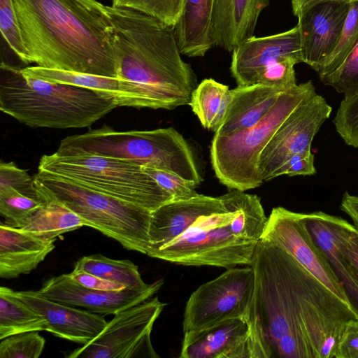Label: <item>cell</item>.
<instances>
[{
    "label": "cell",
    "instance_id": "cell-37",
    "mask_svg": "<svg viewBox=\"0 0 358 358\" xmlns=\"http://www.w3.org/2000/svg\"><path fill=\"white\" fill-rule=\"evenodd\" d=\"M0 31L10 50L21 62L28 64L13 0H0Z\"/></svg>",
    "mask_w": 358,
    "mask_h": 358
},
{
    "label": "cell",
    "instance_id": "cell-21",
    "mask_svg": "<svg viewBox=\"0 0 358 358\" xmlns=\"http://www.w3.org/2000/svg\"><path fill=\"white\" fill-rule=\"evenodd\" d=\"M270 0H215L212 39L214 46L232 52L254 36L259 17Z\"/></svg>",
    "mask_w": 358,
    "mask_h": 358
},
{
    "label": "cell",
    "instance_id": "cell-42",
    "mask_svg": "<svg viewBox=\"0 0 358 358\" xmlns=\"http://www.w3.org/2000/svg\"><path fill=\"white\" fill-rule=\"evenodd\" d=\"M69 275L78 283L89 289L100 291H120L126 289L120 284L83 271L73 270Z\"/></svg>",
    "mask_w": 358,
    "mask_h": 358
},
{
    "label": "cell",
    "instance_id": "cell-14",
    "mask_svg": "<svg viewBox=\"0 0 358 358\" xmlns=\"http://www.w3.org/2000/svg\"><path fill=\"white\" fill-rule=\"evenodd\" d=\"M181 358H261L248 315L184 333Z\"/></svg>",
    "mask_w": 358,
    "mask_h": 358
},
{
    "label": "cell",
    "instance_id": "cell-4",
    "mask_svg": "<svg viewBox=\"0 0 358 358\" xmlns=\"http://www.w3.org/2000/svg\"><path fill=\"white\" fill-rule=\"evenodd\" d=\"M220 197L224 210L199 217L178 237L148 255L185 266H250L268 220L261 200L238 189Z\"/></svg>",
    "mask_w": 358,
    "mask_h": 358
},
{
    "label": "cell",
    "instance_id": "cell-7",
    "mask_svg": "<svg viewBox=\"0 0 358 358\" xmlns=\"http://www.w3.org/2000/svg\"><path fill=\"white\" fill-rule=\"evenodd\" d=\"M34 183L41 199L62 203L76 213L85 226L127 250L147 255L152 211L44 171H38Z\"/></svg>",
    "mask_w": 358,
    "mask_h": 358
},
{
    "label": "cell",
    "instance_id": "cell-44",
    "mask_svg": "<svg viewBox=\"0 0 358 358\" xmlns=\"http://www.w3.org/2000/svg\"><path fill=\"white\" fill-rule=\"evenodd\" d=\"M341 209L352 218L355 227L358 230V196L345 192L341 200Z\"/></svg>",
    "mask_w": 358,
    "mask_h": 358
},
{
    "label": "cell",
    "instance_id": "cell-18",
    "mask_svg": "<svg viewBox=\"0 0 358 358\" xmlns=\"http://www.w3.org/2000/svg\"><path fill=\"white\" fill-rule=\"evenodd\" d=\"M17 296L47 322L46 331L75 343L86 344L96 338L107 322L99 314L68 306L38 291H17Z\"/></svg>",
    "mask_w": 358,
    "mask_h": 358
},
{
    "label": "cell",
    "instance_id": "cell-31",
    "mask_svg": "<svg viewBox=\"0 0 358 358\" xmlns=\"http://www.w3.org/2000/svg\"><path fill=\"white\" fill-rule=\"evenodd\" d=\"M185 0H112V6L134 10L174 27L180 19Z\"/></svg>",
    "mask_w": 358,
    "mask_h": 358
},
{
    "label": "cell",
    "instance_id": "cell-30",
    "mask_svg": "<svg viewBox=\"0 0 358 358\" xmlns=\"http://www.w3.org/2000/svg\"><path fill=\"white\" fill-rule=\"evenodd\" d=\"M358 43V0L350 3L348 13L341 36L334 51L317 67L316 72L322 78L334 71Z\"/></svg>",
    "mask_w": 358,
    "mask_h": 358
},
{
    "label": "cell",
    "instance_id": "cell-19",
    "mask_svg": "<svg viewBox=\"0 0 358 358\" xmlns=\"http://www.w3.org/2000/svg\"><path fill=\"white\" fill-rule=\"evenodd\" d=\"M303 218L314 241L327 255L351 307L358 315V280L342 249L343 237L352 224L322 211L303 213Z\"/></svg>",
    "mask_w": 358,
    "mask_h": 358
},
{
    "label": "cell",
    "instance_id": "cell-15",
    "mask_svg": "<svg viewBox=\"0 0 358 358\" xmlns=\"http://www.w3.org/2000/svg\"><path fill=\"white\" fill-rule=\"evenodd\" d=\"M163 284L160 279L143 289L100 291L81 285L67 273L49 278L38 291L45 297L68 306L99 315H115L150 299Z\"/></svg>",
    "mask_w": 358,
    "mask_h": 358
},
{
    "label": "cell",
    "instance_id": "cell-43",
    "mask_svg": "<svg viewBox=\"0 0 358 358\" xmlns=\"http://www.w3.org/2000/svg\"><path fill=\"white\" fill-rule=\"evenodd\" d=\"M342 249L358 280V230L354 225L346 231L342 242Z\"/></svg>",
    "mask_w": 358,
    "mask_h": 358
},
{
    "label": "cell",
    "instance_id": "cell-8",
    "mask_svg": "<svg viewBox=\"0 0 358 358\" xmlns=\"http://www.w3.org/2000/svg\"><path fill=\"white\" fill-rule=\"evenodd\" d=\"M315 93L311 80L296 85L282 92L270 111L253 127L229 135L214 134L210 161L219 181L244 192L259 187L264 182L258 170L262 151L292 111Z\"/></svg>",
    "mask_w": 358,
    "mask_h": 358
},
{
    "label": "cell",
    "instance_id": "cell-27",
    "mask_svg": "<svg viewBox=\"0 0 358 358\" xmlns=\"http://www.w3.org/2000/svg\"><path fill=\"white\" fill-rule=\"evenodd\" d=\"M229 100L227 85L207 78L194 89L189 105L202 126L215 132L223 120Z\"/></svg>",
    "mask_w": 358,
    "mask_h": 358
},
{
    "label": "cell",
    "instance_id": "cell-3",
    "mask_svg": "<svg viewBox=\"0 0 358 358\" xmlns=\"http://www.w3.org/2000/svg\"><path fill=\"white\" fill-rule=\"evenodd\" d=\"M27 64L117 78L112 25L96 0H13Z\"/></svg>",
    "mask_w": 358,
    "mask_h": 358
},
{
    "label": "cell",
    "instance_id": "cell-10",
    "mask_svg": "<svg viewBox=\"0 0 358 358\" xmlns=\"http://www.w3.org/2000/svg\"><path fill=\"white\" fill-rule=\"evenodd\" d=\"M165 306L155 296L116 313L96 338L66 357L158 358L152 345L151 332Z\"/></svg>",
    "mask_w": 358,
    "mask_h": 358
},
{
    "label": "cell",
    "instance_id": "cell-25",
    "mask_svg": "<svg viewBox=\"0 0 358 358\" xmlns=\"http://www.w3.org/2000/svg\"><path fill=\"white\" fill-rule=\"evenodd\" d=\"M42 200L39 207L13 227L42 238L56 241L58 236L85 226L83 220L62 203L48 198Z\"/></svg>",
    "mask_w": 358,
    "mask_h": 358
},
{
    "label": "cell",
    "instance_id": "cell-33",
    "mask_svg": "<svg viewBox=\"0 0 358 358\" xmlns=\"http://www.w3.org/2000/svg\"><path fill=\"white\" fill-rule=\"evenodd\" d=\"M45 344V338L38 331L10 336L1 340L0 358H38Z\"/></svg>",
    "mask_w": 358,
    "mask_h": 358
},
{
    "label": "cell",
    "instance_id": "cell-5",
    "mask_svg": "<svg viewBox=\"0 0 358 358\" xmlns=\"http://www.w3.org/2000/svg\"><path fill=\"white\" fill-rule=\"evenodd\" d=\"M117 106L112 96L25 77L21 69L1 64L0 109L29 127H87Z\"/></svg>",
    "mask_w": 358,
    "mask_h": 358
},
{
    "label": "cell",
    "instance_id": "cell-9",
    "mask_svg": "<svg viewBox=\"0 0 358 358\" xmlns=\"http://www.w3.org/2000/svg\"><path fill=\"white\" fill-rule=\"evenodd\" d=\"M38 171L154 211L171 196L137 164L93 155L41 157Z\"/></svg>",
    "mask_w": 358,
    "mask_h": 358
},
{
    "label": "cell",
    "instance_id": "cell-29",
    "mask_svg": "<svg viewBox=\"0 0 358 358\" xmlns=\"http://www.w3.org/2000/svg\"><path fill=\"white\" fill-rule=\"evenodd\" d=\"M21 73L25 77L95 90L101 94L115 97L117 102L120 96V85L117 78L48 69L38 66L21 69Z\"/></svg>",
    "mask_w": 358,
    "mask_h": 358
},
{
    "label": "cell",
    "instance_id": "cell-23",
    "mask_svg": "<svg viewBox=\"0 0 358 358\" xmlns=\"http://www.w3.org/2000/svg\"><path fill=\"white\" fill-rule=\"evenodd\" d=\"M283 92L262 83L238 85L230 90L229 104L215 134L229 135L253 127L270 111Z\"/></svg>",
    "mask_w": 358,
    "mask_h": 358
},
{
    "label": "cell",
    "instance_id": "cell-16",
    "mask_svg": "<svg viewBox=\"0 0 358 358\" xmlns=\"http://www.w3.org/2000/svg\"><path fill=\"white\" fill-rule=\"evenodd\" d=\"M350 3L326 1L297 17L302 62L316 71L334 51L341 36Z\"/></svg>",
    "mask_w": 358,
    "mask_h": 358
},
{
    "label": "cell",
    "instance_id": "cell-32",
    "mask_svg": "<svg viewBox=\"0 0 358 358\" xmlns=\"http://www.w3.org/2000/svg\"><path fill=\"white\" fill-rule=\"evenodd\" d=\"M320 80L343 94L344 98L358 94V43L334 71Z\"/></svg>",
    "mask_w": 358,
    "mask_h": 358
},
{
    "label": "cell",
    "instance_id": "cell-6",
    "mask_svg": "<svg viewBox=\"0 0 358 358\" xmlns=\"http://www.w3.org/2000/svg\"><path fill=\"white\" fill-rule=\"evenodd\" d=\"M55 152L121 159L174 173L197 185L203 181L190 145L173 127L119 131L104 125L66 136Z\"/></svg>",
    "mask_w": 358,
    "mask_h": 358
},
{
    "label": "cell",
    "instance_id": "cell-11",
    "mask_svg": "<svg viewBox=\"0 0 358 358\" xmlns=\"http://www.w3.org/2000/svg\"><path fill=\"white\" fill-rule=\"evenodd\" d=\"M255 286L250 266L227 269L200 285L187 300L182 321L184 333L206 329L223 320L248 315Z\"/></svg>",
    "mask_w": 358,
    "mask_h": 358
},
{
    "label": "cell",
    "instance_id": "cell-13",
    "mask_svg": "<svg viewBox=\"0 0 358 358\" xmlns=\"http://www.w3.org/2000/svg\"><path fill=\"white\" fill-rule=\"evenodd\" d=\"M262 238L284 249L329 289L350 304L327 255L309 232L303 213L281 206L273 208Z\"/></svg>",
    "mask_w": 358,
    "mask_h": 358
},
{
    "label": "cell",
    "instance_id": "cell-35",
    "mask_svg": "<svg viewBox=\"0 0 358 358\" xmlns=\"http://www.w3.org/2000/svg\"><path fill=\"white\" fill-rule=\"evenodd\" d=\"M333 122L344 142L358 148V94L341 101Z\"/></svg>",
    "mask_w": 358,
    "mask_h": 358
},
{
    "label": "cell",
    "instance_id": "cell-17",
    "mask_svg": "<svg viewBox=\"0 0 358 358\" xmlns=\"http://www.w3.org/2000/svg\"><path fill=\"white\" fill-rule=\"evenodd\" d=\"M285 57L302 62L299 30L296 26L278 34L245 41L232 51L230 71L238 86L257 83L266 66Z\"/></svg>",
    "mask_w": 358,
    "mask_h": 358
},
{
    "label": "cell",
    "instance_id": "cell-22",
    "mask_svg": "<svg viewBox=\"0 0 358 358\" xmlns=\"http://www.w3.org/2000/svg\"><path fill=\"white\" fill-rule=\"evenodd\" d=\"M55 241L1 223L0 277L10 279L29 273L55 249Z\"/></svg>",
    "mask_w": 358,
    "mask_h": 358
},
{
    "label": "cell",
    "instance_id": "cell-40",
    "mask_svg": "<svg viewBox=\"0 0 358 358\" xmlns=\"http://www.w3.org/2000/svg\"><path fill=\"white\" fill-rule=\"evenodd\" d=\"M315 173L314 155L310 151L289 157L276 170L273 178L282 175L295 176H311Z\"/></svg>",
    "mask_w": 358,
    "mask_h": 358
},
{
    "label": "cell",
    "instance_id": "cell-39",
    "mask_svg": "<svg viewBox=\"0 0 358 358\" xmlns=\"http://www.w3.org/2000/svg\"><path fill=\"white\" fill-rule=\"evenodd\" d=\"M13 188L27 196L43 201L34 183V178L26 170L13 162L0 164V190Z\"/></svg>",
    "mask_w": 358,
    "mask_h": 358
},
{
    "label": "cell",
    "instance_id": "cell-24",
    "mask_svg": "<svg viewBox=\"0 0 358 358\" xmlns=\"http://www.w3.org/2000/svg\"><path fill=\"white\" fill-rule=\"evenodd\" d=\"M215 0H185L181 16L173 27L182 55L203 57L213 46Z\"/></svg>",
    "mask_w": 358,
    "mask_h": 358
},
{
    "label": "cell",
    "instance_id": "cell-45",
    "mask_svg": "<svg viewBox=\"0 0 358 358\" xmlns=\"http://www.w3.org/2000/svg\"><path fill=\"white\" fill-rule=\"evenodd\" d=\"M345 1L351 3L357 0H292V9L294 15L299 16L306 10L320 3L326 1Z\"/></svg>",
    "mask_w": 358,
    "mask_h": 358
},
{
    "label": "cell",
    "instance_id": "cell-1",
    "mask_svg": "<svg viewBox=\"0 0 358 358\" xmlns=\"http://www.w3.org/2000/svg\"><path fill=\"white\" fill-rule=\"evenodd\" d=\"M255 286L249 312L263 358H334L346 323L358 319L284 249L261 238L250 265Z\"/></svg>",
    "mask_w": 358,
    "mask_h": 358
},
{
    "label": "cell",
    "instance_id": "cell-26",
    "mask_svg": "<svg viewBox=\"0 0 358 358\" xmlns=\"http://www.w3.org/2000/svg\"><path fill=\"white\" fill-rule=\"evenodd\" d=\"M47 322L13 289L0 287V340L10 336L46 331Z\"/></svg>",
    "mask_w": 358,
    "mask_h": 358
},
{
    "label": "cell",
    "instance_id": "cell-2",
    "mask_svg": "<svg viewBox=\"0 0 358 358\" xmlns=\"http://www.w3.org/2000/svg\"><path fill=\"white\" fill-rule=\"evenodd\" d=\"M120 80L118 106L173 110L189 103L196 77L174 28L142 13L106 6Z\"/></svg>",
    "mask_w": 358,
    "mask_h": 358
},
{
    "label": "cell",
    "instance_id": "cell-12",
    "mask_svg": "<svg viewBox=\"0 0 358 358\" xmlns=\"http://www.w3.org/2000/svg\"><path fill=\"white\" fill-rule=\"evenodd\" d=\"M331 111L332 107L317 93L292 111L260 154L258 170L263 181L273 179L276 170L292 156L310 152L315 134Z\"/></svg>",
    "mask_w": 358,
    "mask_h": 358
},
{
    "label": "cell",
    "instance_id": "cell-36",
    "mask_svg": "<svg viewBox=\"0 0 358 358\" xmlns=\"http://www.w3.org/2000/svg\"><path fill=\"white\" fill-rule=\"evenodd\" d=\"M299 62L294 57L280 59L263 69L257 76V83L286 91L297 85L294 66Z\"/></svg>",
    "mask_w": 358,
    "mask_h": 358
},
{
    "label": "cell",
    "instance_id": "cell-20",
    "mask_svg": "<svg viewBox=\"0 0 358 358\" xmlns=\"http://www.w3.org/2000/svg\"><path fill=\"white\" fill-rule=\"evenodd\" d=\"M224 208L220 196L200 194L164 203L152 212L147 255L178 237L199 217Z\"/></svg>",
    "mask_w": 358,
    "mask_h": 358
},
{
    "label": "cell",
    "instance_id": "cell-38",
    "mask_svg": "<svg viewBox=\"0 0 358 358\" xmlns=\"http://www.w3.org/2000/svg\"><path fill=\"white\" fill-rule=\"evenodd\" d=\"M142 167L164 191L171 196L173 200L189 199L198 194L196 191L198 185L192 181L163 169L150 166Z\"/></svg>",
    "mask_w": 358,
    "mask_h": 358
},
{
    "label": "cell",
    "instance_id": "cell-34",
    "mask_svg": "<svg viewBox=\"0 0 358 358\" xmlns=\"http://www.w3.org/2000/svg\"><path fill=\"white\" fill-rule=\"evenodd\" d=\"M43 201L27 196L13 188L0 190V213L6 224L13 227L27 217Z\"/></svg>",
    "mask_w": 358,
    "mask_h": 358
},
{
    "label": "cell",
    "instance_id": "cell-28",
    "mask_svg": "<svg viewBox=\"0 0 358 358\" xmlns=\"http://www.w3.org/2000/svg\"><path fill=\"white\" fill-rule=\"evenodd\" d=\"M73 270L92 273L130 289H143L150 285L144 282L138 267L130 260L113 259L101 254L81 257L75 264Z\"/></svg>",
    "mask_w": 358,
    "mask_h": 358
},
{
    "label": "cell",
    "instance_id": "cell-41",
    "mask_svg": "<svg viewBox=\"0 0 358 358\" xmlns=\"http://www.w3.org/2000/svg\"><path fill=\"white\" fill-rule=\"evenodd\" d=\"M334 358H358V319L350 320L346 323Z\"/></svg>",
    "mask_w": 358,
    "mask_h": 358
}]
</instances>
